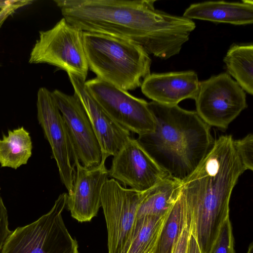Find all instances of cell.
Returning <instances> with one entry per match:
<instances>
[{"label":"cell","mask_w":253,"mask_h":253,"mask_svg":"<svg viewBox=\"0 0 253 253\" xmlns=\"http://www.w3.org/2000/svg\"><path fill=\"white\" fill-rule=\"evenodd\" d=\"M190 231L188 224L176 240L171 253H186Z\"/></svg>","instance_id":"cell-26"},{"label":"cell","mask_w":253,"mask_h":253,"mask_svg":"<svg viewBox=\"0 0 253 253\" xmlns=\"http://www.w3.org/2000/svg\"></svg>","instance_id":"cell-30"},{"label":"cell","mask_w":253,"mask_h":253,"mask_svg":"<svg viewBox=\"0 0 253 253\" xmlns=\"http://www.w3.org/2000/svg\"><path fill=\"white\" fill-rule=\"evenodd\" d=\"M67 128L73 151V160L77 159L84 167L99 165L101 149L92 125L80 100L76 95L55 89L52 92Z\"/></svg>","instance_id":"cell-11"},{"label":"cell","mask_w":253,"mask_h":253,"mask_svg":"<svg viewBox=\"0 0 253 253\" xmlns=\"http://www.w3.org/2000/svg\"><path fill=\"white\" fill-rule=\"evenodd\" d=\"M228 74L246 92L253 94V45L232 44L223 58Z\"/></svg>","instance_id":"cell-19"},{"label":"cell","mask_w":253,"mask_h":253,"mask_svg":"<svg viewBox=\"0 0 253 253\" xmlns=\"http://www.w3.org/2000/svg\"><path fill=\"white\" fill-rule=\"evenodd\" d=\"M67 198L61 194L47 213L12 231L1 253H79L62 217Z\"/></svg>","instance_id":"cell-5"},{"label":"cell","mask_w":253,"mask_h":253,"mask_svg":"<svg viewBox=\"0 0 253 253\" xmlns=\"http://www.w3.org/2000/svg\"><path fill=\"white\" fill-rule=\"evenodd\" d=\"M143 194V191L122 187L113 178L105 183L101 202L107 229L108 253H126Z\"/></svg>","instance_id":"cell-7"},{"label":"cell","mask_w":253,"mask_h":253,"mask_svg":"<svg viewBox=\"0 0 253 253\" xmlns=\"http://www.w3.org/2000/svg\"><path fill=\"white\" fill-rule=\"evenodd\" d=\"M182 181L170 176L143 191L136 219L144 216L168 214L181 192Z\"/></svg>","instance_id":"cell-17"},{"label":"cell","mask_w":253,"mask_h":253,"mask_svg":"<svg viewBox=\"0 0 253 253\" xmlns=\"http://www.w3.org/2000/svg\"><path fill=\"white\" fill-rule=\"evenodd\" d=\"M74 94L82 103L99 142L102 161L114 156L131 137L130 132L117 123L102 109L92 96L85 81L74 74L67 73Z\"/></svg>","instance_id":"cell-14"},{"label":"cell","mask_w":253,"mask_h":253,"mask_svg":"<svg viewBox=\"0 0 253 253\" xmlns=\"http://www.w3.org/2000/svg\"><path fill=\"white\" fill-rule=\"evenodd\" d=\"M66 20L83 32L133 42L163 59L178 54L196 25L157 9L156 0H54Z\"/></svg>","instance_id":"cell-1"},{"label":"cell","mask_w":253,"mask_h":253,"mask_svg":"<svg viewBox=\"0 0 253 253\" xmlns=\"http://www.w3.org/2000/svg\"><path fill=\"white\" fill-rule=\"evenodd\" d=\"M32 154L30 133L23 126L9 130L0 139V164L1 167L17 169L27 163Z\"/></svg>","instance_id":"cell-18"},{"label":"cell","mask_w":253,"mask_h":253,"mask_svg":"<svg viewBox=\"0 0 253 253\" xmlns=\"http://www.w3.org/2000/svg\"><path fill=\"white\" fill-rule=\"evenodd\" d=\"M168 214L137 218L126 253H154Z\"/></svg>","instance_id":"cell-21"},{"label":"cell","mask_w":253,"mask_h":253,"mask_svg":"<svg viewBox=\"0 0 253 253\" xmlns=\"http://www.w3.org/2000/svg\"><path fill=\"white\" fill-rule=\"evenodd\" d=\"M200 82L194 71L149 74L143 81L142 92L152 101L176 105L186 99H195Z\"/></svg>","instance_id":"cell-15"},{"label":"cell","mask_w":253,"mask_h":253,"mask_svg":"<svg viewBox=\"0 0 253 253\" xmlns=\"http://www.w3.org/2000/svg\"><path fill=\"white\" fill-rule=\"evenodd\" d=\"M37 107L39 123L51 147L61 181L69 194L76 171L72 163V147L65 121L52 92L45 87H41L38 91Z\"/></svg>","instance_id":"cell-10"},{"label":"cell","mask_w":253,"mask_h":253,"mask_svg":"<svg viewBox=\"0 0 253 253\" xmlns=\"http://www.w3.org/2000/svg\"><path fill=\"white\" fill-rule=\"evenodd\" d=\"M32 0H15L14 2L0 10V28L5 19L19 8L31 4Z\"/></svg>","instance_id":"cell-25"},{"label":"cell","mask_w":253,"mask_h":253,"mask_svg":"<svg viewBox=\"0 0 253 253\" xmlns=\"http://www.w3.org/2000/svg\"><path fill=\"white\" fill-rule=\"evenodd\" d=\"M88 68L104 81L125 91L140 87L150 74L151 59L140 45L111 35L83 32Z\"/></svg>","instance_id":"cell-4"},{"label":"cell","mask_w":253,"mask_h":253,"mask_svg":"<svg viewBox=\"0 0 253 253\" xmlns=\"http://www.w3.org/2000/svg\"><path fill=\"white\" fill-rule=\"evenodd\" d=\"M148 105L155 119V129L136 139L163 170L182 181L211 149L214 140L211 127L196 111L178 105L151 101Z\"/></svg>","instance_id":"cell-3"},{"label":"cell","mask_w":253,"mask_h":253,"mask_svg":"<svg viewBox=\"0 0 253 253\" xmlns=\"http://www.w3.org/2000/svg\"><path fill=\"white\" fill-rule=\"evenodd\" d=\"M236 152L245 170H253V135L249 133L242 139L234 140Z\"/></svg>","instance_id":"cell-23"},{"label":"cell","mask_w":253,"mask_h":253,"mask_svg":"<svg viewBox=\"0 0 253 253\" xmlns=\"http://www.w3.org/2000/svg\"><path fill=\"white\" fill-rule=\"evenodd\" d=\"M231 135L214 140L197 168L182 181L187 224L201 253H208L225 220L240 176L246 170Z\"/></svg>","instance_id":"cell-2"},{"label":"cell","mask_w":253,"mask_h":253,"mask_svg":"<svg viewBox=\"0 0 253 253\" xmlns=\"http://www.w3.org/2000/svg\"><path fill=\"white\" fill-rule=\"evenodd\" d=\"M196 113L209 126L227 129L247 107L245 91L227 73L200 82Z\"/></svg>","instance_id":"cell-8"},{"label":"cell","mask_w":253,"mask_h":253,"mask_svg":"<svg viewBox=\"0 0 253 253\" xmlns=\"http://www.w3.org/2000/svg\"><path fill=\"white\" fill-rule=\"evenodd\" d=\"M108 172L109 177L139 192L150 189L169 176L132 137L113 156Z\"/></svg>","instance_id":"cell-12"},{"label":"cell","mask_w":253,"mask_h":253,"mask_svg":"<svg viewBox=\"0 0 253 253\" xmlns=\"http://www.w3.org/2000/svg\"><path fill=\"white\" fill-rule=\"evenodd\" d=\"M246 253H253V244L252 242L249 245Z\"/></svg>","instance_id":"cell-29"},{"label":"cell","mask_w":253,"mask_h":253,"mask_svg":"<svg viewBox=\"0 0 253 253\" xmlns=\"http://www.w3.org/2000/svg\"><path fill=\"white\" fill-rule=\"evenodd\" d=\"M76 171L70 194H67L66 206L72 217L80 222L90 221L97 215L101 207L103 187L108 179V169L105 162L96 167L87 168L77 158L73 159Z\"/></svg>","instance_id":"cell-13"},{"label":"cell","mask_w":253,"mask_h":253,"mask_svg":"<svg viewBox=\"0 0 253 253\" xmlns=\"http://www.w3.org/2000/svg\"><path fill=\"white\" fill-rule=\"evenodd\" d=\"M186 253H201L195 238L190 232L188 240Z\"/></svg>","instance_id":"cell-27"},{"label":"cell","mask_w":253,"mask_h":253,"mask_svg":"<svg viewBox=\"0 0 253 253\" xmlns=\"http://www.w3.org/2000/svg\"><path fill=\"white\" fill-rule=\"evenodd\" d=\"M187 225L186 207L181 191L166 217L154 253H171L176 240Z\"/></svg>","instance_id":"cell-20"},{"label":"cell","mask_w":253,"mask_h":253,"mask_svg":"<svg viewBox=\"0 0 253 253\" xmlns=\"http://www.w3.org/2000/svg\"><path fill=\"white\" fill-rule=\"evenodd\" d=\"M15 0H0V9H3L6 7L7 6L10 5V4L14 2Z\"/></svg>","instance_id":"cell-28"},{"label":"cell","mask_w":253,"mask_h":253,"mask_svg":"<svg viewBox=\"0 0 253 253\" xmlns=\"http://www.w3.org/2000/svg\"><path fill=\"white\" fill-rule=\"evenodd\" d=\"M29 63H47L85 81L88 71L83 31L61 18L51 29L39 32Z\"/></svg>","instance_id":"cell-6"},{"label":"cell","mask_w":253,"mask_h":253,"mask_svg":"<svg viewBox=\"0 0 253 253\" xmlns=\"http://www.w3.org/2000/svg\"><path fill=\"white\" fill-rule=\"evenodd\" d=\"M183 16L188 19H198L215 23L236 25L253 23V1L241 2L207 1L191 4L185 10Z\"/></svg>","instance_id":"cell-16"},{"label":"cell","mask_w":253,"mask_h":253,"mask_svg":"<svg viewBox=\"0 0 253 253\" xmlns=\"http://www.w3.org/2000/svg\"><path fill=\"white\" fill-rule=\"evenodd\" d=\"M11 232L8 227L7 211L0 195V253Z\"/></svg>","instance_id":"cell-24"},{"label":"cell","mask_w":253,"mask_h":253,"mask_svg":"<svg viewBox=\"0 0 253 253\" xmlns=\"http://www.w3.org/2000/svg\"><path fill=\"white\" fill-rule=\"evenodd\" d=\"M208 253H235L233 228L229 217L222 224Z\"/></svg>","instance_id":"cell-22"},{"label":"cell","mask_w":253,"mask_h":253,"mask_svg":"<svg viewBox=\"0 0 253 253\" xmlns=\"http://www.w3.org/2000/svg\"><path fill=\"white\" fill-rule=\"evenodd\" d=\"M85 83L102 109L122 126L138 136L154 131L155 121L146 101L97 77Z\"/></svg>","instance_id":"cell-9"}]
</instances>
